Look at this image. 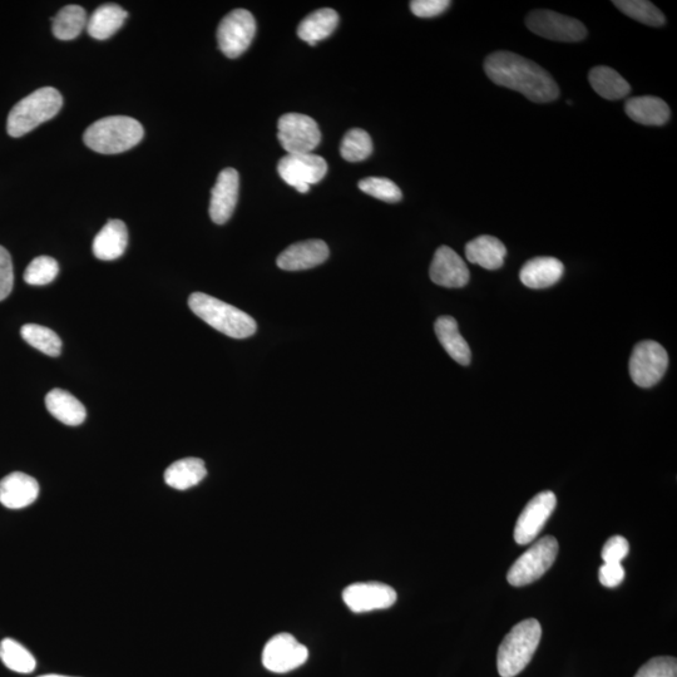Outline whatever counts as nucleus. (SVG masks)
Here are the masks:
<instances>
[{
  "label": "nucleus",
  "instance_id": "nucleus-1",
  "mask_svg": "<svg viewBox=\"0 0 677 677\" xmlns=\"http://www.w3.org/2000/svg\"><path fill=\"white\" fill-rule=\"evenodd\" d=\"M484 71L498 86L522 93L535 103H548L560 96L555 79L537 63L512 52H496L484 62Z\"/></svg>",
  "mask_w": 677,
  "mask_h": 677
},
{
  "label": "nucleus",
  "instance_id": "nucleus-2",
  "mask_svg": "<svg viewBox=\"0 0 677 677\" xmlns=\"http://www.w3.org/2000/svg\"><path fill=\"white\" fill-rule=\"evenodd\" d=\"M145 130L135 118L111 116L93 123L84 132L83 141L102 155H118L142 141Z\"/></svg>",
  "mask_w": 677,
  "mask_h": 677
},
{
  "label": "nucleus",
  "instance_id": "nucleus-3",
  "mask_svg": "<svg viewBox=\"0 0 677 677\" xmlns=\"http://www.w3.org/2000/svg\"><path fill=\"white\" fill-rule=\"evenodd\" d=\"M192 313L220 333L234 339H246L256 333L258 325L249 314L230 304L202 293L189 298Z\"/></svg>",
  "mask_w": 677,
  "mask_h": 677
},
{
  "label": "nucleus",
  "instance_id": "nucleus-4",
  "mask_svg": "<svg viewBox=\"0 0 677 677\" xmlns=\"http://www.w3.org/2000/svg\"><path fill=\"white\" fill-rule=\"evenodd\" d=\"M542 627L535 619L517 624L504 637L498 649V674L502 677H515L526 669L540 645Z\"/></svg>",
  "mask_w": 677,
  "mask_h": 677
},
{
  "label": "nucleus",
  "instance_id": "nucleus-5",
  "mask_svg": "<svg viewBox=\"0 0 677 677\" xmlns=\"http://www.w3.org/2000/svg\"><path fill=\"white\" fill-rule=\"evenodd\" d=\"M63 106V97L56 88L44 87L23 98L9 113L8 135L14 138L26 136L42 123L52 120Z\"/></svg>",
  "mask_w": 677,
  "mask_h": 677
},
{
  "label": "nucleus",
  "instance_id": "nucleus-6",
  "mask_svg": "<svg viewBox=\"0 0 677 677\" xmlns=\"http://www.w3.org/2000/svg\"><path fill=\"white\" fill-rule=\"evenodd\" d=\"M558 555L555 537L546 536L533 543L508 571L507 581L515 587L530 585L550 570Z\"/></svg>",
  "mask_w": 677,
  "mask_h": 677
},
{
  "label": "nucleus",
  "instance_id": "nucleus-7",
  "mask_svg": "<svg viewBox=\"0 0 677 677\" xmlns=\"http://www.w3.org/2000/svg\"><path fill=\"white\" fill-rule=\"evenodd\" d=\"M278 140L288 155L311 153L321 142L318 123L301 113H286L278 122Z\"/></svg>",
  "mask_w": 677,
  "mask_h": 677
},
{
  "label": "nucleus",
  "instance_id": "nucleus-8",
  "mask_svg": "<svg viewBox=\"0 0 677 677\" xmlns=\"http://www.w3.org/2000/svg\"><path fill=\"white\" fill-rule=\"evenodd\" d=\"M278 172L286 184L294 187L300 194L310 191V186L319 184L328 172V163L314 153L305 155H286L281 158Z\"/></svg>",
  "mask_w": 677,
  "mask_h": 677
},
{
  "label": "nucleus",
  "instance_id": "nucleus-9",
  "mask_svg": "<svg viewBox=\"0 0 677 677\" xmlns=\"http://www.w3.org/2000/svg\"><path fill=\"white\" fill-rule=\"evenodd\" d=\"M255 33L254 16L246 9H236L222 19L217 28V42L226 57L237 58L250 47Z\"/></svg>",
  "mask_w": 677,
  "mask_h": 677
},
{
  "label": "nucleus",
  "instance_id": "nucleus-10",
  "mask_svg": "<svg viewBox=\"0 0 677 677\" xmlns=\"http://www.w3.org/2000/svg\"><path fill=\"white\" fill-rule=\"evenodd\" d=\"M669 367V355L652 340L637 344L630 359V375L636 385L651 388L660 382Z\"/></svg>",
  "mask_w": 677,
  "mask_h": 677
},
{
  "label": "nucleus",
  "instance_id": "nucleus-11",
  "mask_svg": "<svg viewBox=\"0 0 677 677\" xmlns=\"http://www.w3.org/2000/svg\"><path fill=\"white\" fill-rule=\"evenodd\" d=\"M526 24L531 32L550 41L575 43L587 36V29L580 21L552 11L530 13Z\"/></svg>",
  "mask_w": 677,
  "mask_h": 677
},
{
  "label": "nucleus",
  "instance_id": "nucleus-12",
  "mask_svg": "<svg viewBox=\"0 0 677 677\" xmlns=\"http://www.w3.org/2000/svg\"><path fill=\"white\" fill-rule=\"evenodd\" d=\"M309 657V650L301 645L293 635L279 634L268 641L263 651L265 669L276 674L298 669Z\"/></svg>",
  "mask_w": 677,
  "mask_h": 677
},
{
  "label": "nucleus",
  "instance_id": "nucleus-13",
  "mask_svg": "<svg viewBox=\"0 0 677 677\" xmlns=\"http://www.w3.org/2000/svg\"><path fill=\"white\" fill-rule=\"evenodd\" d=\"M556 504L557 498L551 491L538 493L528 502L515 527V541L518 545H528L536 540L555 511Z\"/></svg>",
  "mask_w": 677,
  "mask_h": 677
},
{
  "label": "nucleus",
  "instance_id": "nucleus-14",
  "mask_svg": "<svg viewBox=\"0 0 677 677\" xmlns=\"http://www.w3.org/2000/svg\"><path fill=\"white\" fill-rule=\"evenodd\" d=\"M345 605L355 614L389 609L397 601L393 587L380 582H359L343 591Z\"/></svg>",
  "mask_w": 677,
  "mask_h": 677
},
{
  "label": "nucleus",
  "instance_id": "nucleus-15",
  "mask_svg": "<svg viewBox=\"0 0 677 677\" xmlns=\"http://www.w3.org/2000/svg\"><path fill=\"white\" fill-rule=\"evenodd\" d=\"M240 176L235 168H225L211 191L210 216L217 225L231 219L239 200Z\"/></svg>",
  "mask_w": 677,
  "mask_h": 677
},
{
  "label": "nucleus",
  "instance_id": "nucleus-16",
  "mask_svg": "<svg viewBox=\"0 0 677 677\" xmlns=\"http://www.w3.org/2000/svg\"><path fill=\"white\" fill-rule=\"evenodd\" d=\"M429 275L434 284L443 288H463L469 281L466 263L448 246L439 247L434 254Z\"/></svg>",
  "mask_w": 677,
  "mask_h": 677
},
{
  "label": "nucleus",
  "instance_id": "nucleus-17",
  "mask_svg": "<svg viewBox=\"0 0 677 677\" xmlns=\"http://www.w3.org/2000/svg\"><path fill=\"white\" fill-rule=\"evenodd\" d=\"M330 255L329 247L321 240L298 242L281 252L276 264L281 270L301 271L324 264Z\"/></svg>",
  "mask_w": 677,
  "mask_h": 677
},
{
  "label": "nucleus",
  "instance_id": "nucleus-18",
  "mask_svg": "<svg viewBox=\"0 0 677 677\" xmlns=\"http://www.w3.org/2000/svg\"><path fill=\"white\" fill-rule=\"evenodd\" d=\"M38 496V482L26 473L14 472L0 481V503L9 510L31 506Z\"/></svg>",
  "mask_w": 677,
  "mask_h": 677
},
{
  "label": "nucleus",
  "instance_id": "nucleus-19",
  "mask_svg": "<svg viewBox=\"0 0 677 677\" xmlns=\"http://www.w3.org/2000/svg\"><path fill=\"white\" fill-rule=\"evenodd\" d=\"M127 244L128 231L125 222L110 220L95 237L93 254L100 260H116L125 254Z\"/></svg>",
  "mask_w": 677,
  "mask_h": 677
},
{
  "label": "nucleus",
  "instance_id": "nucleus-20",
  "mask_svg": "<svg viewBox=\"0 0 677 677\" xmlns=\"http://www.w3.org/2000/svg\"><path fill=\"white\" fill-rule=\"evenodd\" d=\"M565 266L556 258H536L521 269L522 284L530 289H546L561 280Z\"/></svg>",
  "mask_w": 677,
  "mask_h": 677
},
{
  "label": "nucleus",
  "instance_id": "nucleus-21",
  "mask_svg": "<svg viewBox=\"0 0 677 677\" xmlns=\"http://www.w3.org/2000/svg\"><path fill=\"white\" fill-rule=\"evenodd\" d=\"M506 246L497 237L483 235L468 242L466 256L469 263L482 266L483 269L497 270L502 268L506 258Z\"/></svg>",
  "mask_w": 677,
  "mask_h": 677
},
{
  "label": "nucleus",
  "instance_id": "nucleus-22",
  "mask_svg": "<svg viewBox=\"0 0 677 677\" xmlns=\"http://www.w3.org/2000/svg\"><path fill=\"white\" fill-rule=\"evenodd\" d=\"M626 115L645 126H664L670 120V108L661 98L644 96L630 98L625 105Z\"/></svg>",
  "mask_w": 677,
  "mask_h": 677
},
{
  "label": "nucleus",
  "instance_id": "nucleus-23",
  "mask_svg": "<svg viewBox=\"0 0 677 677\" xmlns=\"http://www.w3.org/2000/svg\"><path fill=\"white\" fill-rule=\"evenodd\" d=\"M46 407L54 418L69 427L81 426L87 417L84 405L62 389H53L47 394Z\"/></svg>",
  "mask_w": 677,
  "mask_h": 677
},
{
  "label": "nucleus",
  "instance_id": "nucleus-24",
  "mask_svg": "<svg viewBox=\"0 0 677 677\" xmlns=\"http://www.w3.org/2000/svg\"><path fill=\"white\" fill-rule=\"evenodd\" d=\"M439 343L446 352L458 364L468 365L471 363L472 353L469 345L459 333L456 319L452 316H441L434 325Z\"/></svg>",
  "mask_w": 677,
  "mask_h": 677
},
{
  "label": "nucleus",
  "instance_id": "nucleus-25",
  "mask_svg": "<svg viewBox=\"0 0 677 677\" xmlns=\"http://www.w3.org/2000/svg\"><path fill=\"white\" fill-rule=\"evenodd\" d=\"M128 17L125 9L117 4H105L88 18L87 32L98 41L111 38L123 26Z\"/></svg>",
  "mask_w": 677,
  "mask_h": 677
},
{
  "label": "nucleus",
  "instance_id": "nucleus-26",
  "mask_svg": "<svg viewBox=\"0 0 677 677\" xmlns=\"http://www.w3.org/2000/svg\"><path fill=\"white\" fill-rule=\"evenodd\" d=\"M338 24L339 16L334 9H319L300 23L298 36L310 46H315L316 43L330 37Z\"/></svg>",
  "mask_w": 677,
  "mask_h": 677
},
{
  "label": "nucleus",
  "instance_id": "nucleus-27",
  "mask_svg": "<svg viewBox=\"0 0 677 677\" xmlns=\"http://www.w3.org/2000/svg\"><path fill=\"white\" fill-rule=\"evenodd\" d=\"M204 461L199 458H184L171 464L165 472V482L171 488L186 491L197 486L206 477Z\"/></svg>",
  "mask_w": 677,
  "mask_h": 677
},
{
  "label": "nucleus",
  "instance_id": "nucleus-28",
  "mask_svg": "<svg viewBox=\"0 0 677 677\" xmlns=\"http://www.w3.org/2000/svg\"><path fill=\"white\" fill-rule=\"evenodd\" d=\"M592 88L606 100L616 101L631 92L630 83L615 69L606 66L592 68L588 74Z\"/></svg>",
  "mask_w": 677,
  "mask_h": 677
},
{
  "label": "nucleus",
  "instance_id": "nucleus-29",
  "mask_svg": "<svg viewBox=\"0 0 677 677\" xmlns=\"http://www.w3.org/2000/svg\"><path fill=\"white\" fill-rule=\"evenodd\" d=\"M52 31L54 37L61 41L76 39L83 29L87 27V13L82 7L67 6L52 18Z\"/></svg>",
  "mask_w": 677,
  "mask_h": 677
},
{
  "label": "nucleus",
  "instance_id": "nucleus-30",
  "mask_svg": "<svg viewBox=\"0 0 677 677\" xmlns=\"http://www.w3.org/2000/svg\"><path fill=\"white\" fill-rule=\"evenodd\" d=\"M0 660L9 670L18 674H31L37 667V661L31 652L13 639L0 642Z\"/></svg>",
  "mask_w": 677,
  "mask_h": 677
},
{
  "label": "nucleus",
  "instance_id": "nucleus-31",
  "mask_svg": "<svg viewBox=\"0 0 677 677\" xmlns=\"http://www.w3.org/2000/svg\"><path fill=\"white\" fill-rule=\"evenodd\" d=\"M22 338L39 352L56 358L62 352V340L53 330L37 324L24 325Z\"/></svg>",
  "mask_w": 677,
  "mask_h": 677
},
{
  "label": "nucleus",
  "instance_id": "nucleus-32",
  "mask_svg": "<svg viewBox=\"0 0 677 677\" xmlns=\"http://www.w3.org/2000/svg\"><path fill=\"white\" fill-rule=\"evenodd\" d=\"M614 6L635 21L644 23L650 27H662L665 24V16L654 4L646 0H615Z\"/></svg>",
  "mask_w": 677,
  "mask_h": 677
},
{
  "label": "nucleus",
  "instance_id": "nucleus-33",
  "mask_svg": "<svg viewBox=\"0 0 677 677\" xmlns=\"http://www.w3.org/2000/svg\"><path fill=\"white\" fill-rule=\"evenodd\" d=\"M340 152H342L344 160L349 162L367 160L373 153L372 138H370L368 132L354 128L344 136Z\"/></svg>",
  "mask_w": 677,
  "mask_h": 677
},
{
  "label": "nucleus",
  "instance_id": "nucleus-34",
  "mask_svg": "<svg viewBox=\"0 0 677 677\" xmlns=\"http://www.w3.org/2000/svg\"><path fill=\"white\" fill-rule=\"evenodd\" d=\"M59 265L51 256H39L28 265L24 273V281L32 286H44L56 280Z\"/></svg>",
  "mask_w": 677,
  "mask_h": 677
},
{
  "label": "nucleus",
  "instance_id": "nucleus-35",
  "mask_svg": "<svg viewBox=\"0 0 677 677\" xmlns=\"http://www.w3.org/2000/svg\"><path fill=\"white\" fill-rule=\"evenodd\" d=\"M358 186L365 194L389 202V204H397L403 199L399 187L392 180L384 179V177H368L360 181Z\"/></svg>",
  "mask_w": 677,
  "mask_h": 677
},
{
  "label": "nucleus",
  "instance_id": "nucleus-36",
  "mask_svg": "<svg viewBox=\"0 0 677 677\" xmlns=\"http://www.w3.org/2000/svg\"><path fill=\"white\" fill-rule=\"evenodd\" d=\"M635 677H677L675 657H655L641 667Z\"/></svg>",
  "mask_w": 677,
  "mask_h": 677
},
{
  "label": "nucleus",
  "instance_id": "nucleus-37",
  "mask_svg": "<svg viewBox=\"0 0 677 677\" xmlns=\"http://www.w3.org/2000/svg\"><path fill=\"white\" fill-rule=\"evenodd\" d=\"M14 285V271L11 254L0 246V301L11 295Z\"/></svg>",
  "mask_w": 677,
  "mask_h": 677
},
{
  "label": "nucleus",
  "instance_id": "nucleus-38",
  "mask_svg": "<svg viewBox=\"0 0 677 677\" xmlns=\"http://www.w3.org/2000/svg\"><path fill=\"white\" fill-rule=\"evenodd\" d=\"M451 6L448 0H413L410 2V11L415 17L433 18L441 16Z\"/></svg>",
  "mask_w": 677,
  "mask_h": 677
},
{
  "label": "nucleus",
  "instance_id": "nucleus-39",
  "mask_svg": "<svg viewBox=\"0 0 677 677\" xmlns=\"http://www.w3.org/2000/svg\"><path fill=\"white\" fill-rule=\"evenodd\" d=\"M630 545L626 538L622 536L611 537L602 548L601 557L605 563L617 562L621 563L624 558L629 555Z\"/></svg>",
  "mask_w": 677,
  "mask_h": 677
},
{
  "label": "nucleus",
  "instance_id": "nucleus-40",
  "mask_svg": "<svg viewBox=\"0 0 677 677\" xmlns=\"http://www.w3.org/2000/svg\"><path fill=\"white\" fill-rule=\"evenodd\" d=\"M599 578L601 585L609 588L617 587L624 581V567H622L621 563L617 562L605 563V565L600 568Z\"/></svg>",
  "mask_w": 677,
  "mask_h": 677
},
{
  "label": "nucleus",
  "instance_id": "nucleus-41",
  "mask_svg": "<svg viewBox=\"0 0 677 677\" xmlns=\"http://www.w3.org/2000/svg\"><path fill=\"white\" fill-rule=\"evenodd\" d=\"M39 677H69V676H63V675H43Z\"/></svg>",
  "mask_w": 677,
  "mask_h": 677
}]
</instances>
